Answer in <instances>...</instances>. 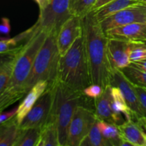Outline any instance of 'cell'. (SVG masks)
Segmentation results:
<instances>
[{"label": "cell", "mask_w": 146, "mask_h": 146, "mask_svg": "<svg viewBox=\"0 0 146 146\" xmlns=\"http://www.w3.org/2000/svg\"><path fill=\"white\" fill-rule=\"evenodd\" d=\"M83 36L91 83L105 89L111 85L112 68L108 54V36L94 11L84 18Z\"/></svg>", "instance_id": "1"}, {"label": "cell", "mask_w": 146, "mask_h": 146, "mask_svg": "<svg viewBox=\"0 0 146 146\" xmlns=\"http://www.w3.org/2000/svg\"><path fill=\"white\" fill-rule=\"evenodd\" d=\"M48 33L38 28L19 51L11 77L0 94V112L24 98L27 94V84L37 52Z\"/></svg>", "instance_id": "2"}, {"label": "cell", "mask_w": 146, "mask_h": 146, "mask_svg": "<svg viewBox=\"0 0 146 146\" xmlns=\"http://www.w3.org/2000/svg\"><path fill=\"white\" fill-rule=\"evenodd\" d=\"M56 81L82 92L92 84L83 34L76 38L68 51L60 56Z\"/></svg>", "instance_id": "3"}, {"label": "cell", "mask_w": 146, "mask_h": 146, "mask_svg": "<svg viewBox=\"0 0 146 146\" xmlns=\"http://www.w3.org/2000/svg\"><path fill=\"white\" fill-rule=\"evenodd\" d=\"M53 85L54 98L48 121L56 122L59 145L66 146L68 127L76 108L78 106H85L91 108L88 104L89 98L86 96L82 91L74 90L58 81H56Z\"/></svg>", "instance_id": "4"}, {"label": "cell", "mask_w": 146, "mask_h": 146, "mask_svg": "<svg viewBox=\"0 0 146 146\" xmlns=\"http://www.w3.org/2000/svg\"><path fill=\"white\" fill-rule=\"evenodd\" d=\"M60 56L56 36L48 34L34 59L27 84V92L40 81H47L48 86L56 82Z\"/></svg>", "instance_id": "5"}, {"label": "cell", "mask_w": 146, "mask_h": 146, "mask_svg": "<svg viewBox=\"0 0 146 146\" xmlns=\"http://www.w3.org/2000/svg\"><path fill=\"white\" fill-rule=\"evenodd\" d=\"M69 4L70 0H51L45 8L40 10L36 21L39 28L57 36L61 26L72 17Z\"/></svg>", "instance_id": "6"}, {"label": "cell", "mask_w": 146, "mask_h": 146, "mask_svg": "<svg viewBox=\"0 0 146 146\" xmlns=\"http://www.w3.org/2000/svg\"><path fill=\"white\" fill-rule=\"evenodd\" d=\"M97 120L94 109L85 106H78L68 127L66 146H80Z\"/></svg>", "instance_id": "7"}, {"label": "cell", "mask_w": 146, "mask_h": 146, "mask_svg": "<svg viewBox=\"0 0 146 146\" xmlns=\"http://www.w3.org/2000/svg\"><path fill=\"white\" fill-rule=\"evenodd\" d=\"M111 85L117 86L122 91L125 101L132 113V121L138 123L145 130L146 115L140 104L134 84L121 69H113Z\"/></svg>", "instance_id": "8"}, {"label": "cell", "mask_w": 146, "mask_h": 146, "mask_svg": "<svg viewBox=\"0 0 146 146\" xmlns=\"http://www.w3.org/2000/svg\"><path fill=\"white\" fill-rule=\"evenodd\" d=\"M54 98V85L48 86L19 125L21 129L40 128L48 121Z\"/></svg>", "instance_id": "9"}, {"label": "cell", "mask_w": 146, "mask_h": 146, "mask_svg": "<svg viewBox=\"0 0 146 146\" xmlns=\"http://www.w3.org/2000/svg\"><path fill=\"white\" fill-rule=\"evenodd\" d=\"M146 22V4L138 2L123 9L100 21L104 31L133 23Z\"/></svg>", "instance_id": "10"}, {"label": "cell", "mask_w": 146, "mask_h": 146, "mask_svg": "<svg viewBox=\"0 0 146 146\" xmlns=\"http://www.w3.org/2000/svg\"><path fill=\"white\" fill-rule=\"evenodd\" d=\"M82 34V18L72 16L66 21L56 36L57 46L60 55L64 56Z\"/></svg>", "instance_id": "11"}, {"label": "cell", "mask_w": 146, "mask_h": 146, "mask_svg": "<svg viewBox=\"0 0 146 146\" xmlns=\"http://www.w3.org/2000/svg\"><path fill=\"white\" fill-rule=\"evenodd\" d=\"M131 41L118 38H108V54L113 69H123L131 64L129 58Z\"/></svg>", "instance_id": "12"}, {"label": "cell", "mask_w": 146, "mask_h": 146, "mask_svg": "<svg viewBox=\"0 0 146 146\" xmlns=\"http://www.w3.org/2000/svg\"><path fill=\"white\" fill-rule=\"evenodd\" d=\"M108 38H118L135 42H146V22L133 23L105 31Z\"/></svg>", "instance_id": "13"}, {"label": "cell", "mask_w": 146, "mask_h": 146, "mask_svg": "<svg viewBox=\"0 0 146 146\" xmlns=\"http://www.w3.org/2000/svg\"><path fill=\"white\" fill-rule=\"evenodd\" d=\"M48 83L46 81H40L37 82L29 91H28L21 104L17 107L16 118L18 123L21 124L27 114L29 112L38 98L44 93L48 87Z\"/></svg>", "instance_id": "14"}, {"label": "cell", "mask_w": 146, "mask_h": 146, "mask_svg": "<svg viewBox=\"0 0 146 146\" xmlns=\"http://www.w3.org/2000/svg\"><path fill=\"white\" fill-rule=\"evenodd\" d=\"M121 137L133 146H145V130L134 121H126L118 125Z\"/></svg>", "instance_id": "15"}, {"label": "cell", "mask_w": 146, "mask_h": 146, "mask_svg": "<svg viewBox=\"0 0 146 146\" xmlns=\"http://www.w3.org/2000/svg\"><path fill=\"white\" fill-rule=\"evenodd\" d=\"M111 85H109L104 89V93L101 96L94 99V111L97 119L115 124L111 111Z\"/></svg>", "instance_id": "16"}, {"label": "cell", "mask_w": 146, "mask_h": 146, "mask_svg": "<svg viewBox=\"0 0 146 146\" xmlns=\"http://www.w3.org/2000/svg\"><path fill=\"white\" fill-rule=\"evenodd\" d=\"M16 116L0 125V146H14L19 132Z\"/></svg>", "instance_id": "17"}, {"label": "cell", "mask_w": 146, "mask_h": 146, "mask_svg": "<svg viewBox=\"0 0 146 146\" xmlns=\"http://www.w3.org/2000/svg\"><path fill=\"white\" fill-rule=\"evenodd\" d=\"M38 24L37 22L33 27L27 29V31L21 33L14 38H9L7 39L0 40V54L7 53L15 49L22 44L27 42L30 37L38 29Z\"/></svg>", "instance_id": "18"}, {"label": "cell", "mask_w": 146, "mask_h": 146, "mask_svg": "<svg viewBox=\"0 0 146 146\" xmlns=\"http://www.w3.org/2000/svg\"><path fill=\"white\" fill-rule=\"evenodd\" d=\"M36 146H60L56 124L54 121H48L40 131Z\"/></svg>", "instance_id": "19"}, {"label": "cell", "mask_w": 146, "mask_h": 146, "mask_svg": "<svg viewBox=\"0 0 146 146\" xmlns=\"http://www.w3.org/2000/svg\"><path fill=\"white\" fill-rule=\"evenodd\" d=\"M24 44H22L13 50L9 56L0 65V94L3 92L9 81L17 56Z\"/></svg>", "instance_id": "20"}, {"label": "cell", "mask_w": 146, "mask_h": 146, "mask_svg": "<svg viewBox=\"0 0 146 146\" xmlns=\"http://www.w3.org/2000/svg\"><path fill=\"white\" fill-rule=\"evenodd\" d=\"M136 3H138V0H113L104 5V7L93 11L95 14L97 19L99 21H101L116 11L129 6L133 5Z\"/></svg>", "instance_id": "21"}, {"label": "cell", "mask_w": 146, "mask_h": 146, "mask_svg": "<svg viewBox=\"0 0 146 146\" xmlns=\"http://www.w3.org/2000/svg\"><path fill=\"white\" fill-rule=\"evenodd\" d=\"M97 125L101 133L111 145L121 146L122 138L118 125L98 119L97 120Z\"/></svg>", "instance_id": "22"}, {"label": "cell", "mask_w": 146, "mask_h": 146, "mask_svg": "<svg viewBox=\"0 0 146 146\" xmlns=\"http://www.w3.org/2000/svg\"><path fill=\"white\" fill-rule=\"evenodd\" d=\"M40 128H20L14 146H36L40 135Z\"/></svg>", "instance_id": "23"}, {"label": "cell", "mask_w": 146, "mask_h": 146, "mask_svg": "<svg viewBox=\"0 0 146 146\" xmlns=\"http://www.w3.org/2000/svg\"><path fill=\"white\" fill-rule=\"evenodd\" d=\"M97 0H70L69 9L72 16L84 18L93 11Z\"/></svg>", "instance_id": "24"}, {"label": "cell", "mask_w": 146, "mask_h": 146, "mask_svg": "<svg viewBox=\"0 0 146 146\" xmlns=\"http://www.w3.org/2000/svg\"><path fill=\"white\" fill-rule=\"evenodd\" d=\"M111 144L107 141L101 133L97 125V121L91 128L89 133L82 141L80 146H110Z\"/></svg>", "instance_id": "25"}, {"label": "cell", "mask_w": 146, "mask_h": 146, "mask_svg": "<svg viewBox=\"0 0 146 146\" xmlns=\"http://www.w3.org/2000/svg\"><path fill=\"white\" fill-rule=\"evenodd\" d=\"M121 71L133 84L146 88V71L138 69L131 65L123 68Z\"/></svg>", "instance_id": "26"}, {"label": "cell", "mask_w": 146, "mask_h": 146, "mask_svg": "<svg viewBox=\"0 0 146 146\" xmlns=\"http://www.w3.org/2000/svg\"><path fill=\"white\" fill-rule=\"evenodd\" d=\"M129 58L131 63L146 59V42L131 41Z\"/></svg>", "instance_id": "27"}, {"label": "cell", "mask_w": 146, "mask_h": 146, "mask_svg": "<svg viewBox=\"0 0 146 146\" xmlns=\"http://www.w3.org/2000/svg\"><path fill=\"white\" fill-rule=\"evenodd\" d=\"M104 88L100 85L95 84H91V85L86 87L83 91L84 95L91 99H96L103 94Z\"/></svg>", "instance_id": "28"}, {"label": "cell", "mask_w": 146, "mask_h": 146, "mask_svg": "<svg viewBox=\"0 0 146 146\" xmlns=\"http://www.w3.org/2000/svg\"><path fill=\"white\" fill-rule=\"evenodd\" d=\"M11 31L10 20L7 17H3L0 23V40L9 38V34Z\"/></svg>", "instance_id": "29"}, {"label": "cell", "mask_w": 146, "mask_h": 146, "mask_svg": "<svg viewBox=\"0 0 146 146\" xmlns=\"http://www.w3.org/2000/svg\"><path fill=\"white\" fill-rule=\"evenodd\" d=\"M134 86H135V89L136 91L141 107L146 115V88L144 87L140 86L135 85V84H134Z\"/></svg>", "instance_id": "30"}, {"label": "cell", "mask_w": 146, "mask_h": 146, "mask_svg": "<svg viewBox=\"0 0 146 146\" xmlns=\"http://www.w3.org/2000/svg\"><path fill=\"white\" fill-rule=\"evenodd\" d=\"M17 112V108H14L7 112H0V125L7 122L15 116Z\"/></svg>", "instance_id": "31"}, {"label": "cell", "mask_w": 146, "mask_h": 146, "mask_svg": "<svg viewBox=\"0 0 146 146\" xmlns=\"http://www.w3.org/2000/svg\"><path fill=\"white\" fill-rule=\"evenodd\" d=\"M130 65H131L133 67H135V68H138V69L146 71V59L143 60V61H138V62L131 63Z\"/></svg>", "instance_id": "32"}, {"label": "cell", "mask_w": 146, "mask_h": 146, "mask_svg": "<svg viewBox=\"0 0 146 146\" xmlns=\"http://www.w3.org/2000/svg\"><path fill=\"white\" fill-rule=\"evenodd\" d=\"M112 1H113V0H97L95 5H94V9H93V11H96V10H97L98 9L104 7V5L108 4V3H110Z\"/></svg>", "instance_id": "33"}, {"label": "cell", "mask_w": 146, "mask_h": 146, "mask_svg": "<svg viewBox=\"0 0 146 146\" xmlns=\"http://www.w3.org/2000/svg\"><path fill=\"white\" fill-rule=\"evenodd\" d=\"M37 3V4L38 5L39 7V11L40 10H42L43 9L45 8L47 6V4H48V0H34Z\"/></svg>", "instance_id": "34"}, {"label": "cell", "mask_w": 146, "mask_h": 146, "mask_svg": "<svg viewBox=\"0 0 146 146\" xmlns=\"http://www.w3.org/2000/svg\"><path fill=\"white\" fill-rule=\"evenodd\" d=\"M12 51H13V50H12ZM12 51H9V52H7V53H3V54H0V65H1V63H2L3 61H4V60H5L6 58H7V57L9 56V54H11V52Z\"/></svg>", "instance_id": "35"}, {"label": "cell", "mask_w": 146, "mask_h": 146, "mask_svg": "<svg viewBox=\"0 0 146 146\" xmlns=\"http://www.w3.org/2000/svg\"><path fill=\"white\" fill-rule=\"evenodd\" d=\"M138 1L141 3H146V0H138Z\"/></svg>", "instance_id": "36"}, {"label": "cell", "mask_w": 146, "mask_h": 146, "mask_svg": "<svg viewBox=\"0 0 146 146\" xmlns=\"http://www.w3.org/2000/svg\"><path fill=\"white\" fill-rule=\"evenodd\" d=\"M145 146H146V135H145Z\"/></svg>", "instance_id": "37"}, {"label": "cell", "mask_w": 146, "mask_h": 146, "mask_svg": "<svg viewBox=\"0 0 146 146\" xmlns=\"http://www.w3.org/2000/svg\"><path fill=\"white\" fill-rule=\"evenodd\" d=\"M48 3H49V2H50V1H51V0H48Z\"/></svg>", "instance_id": "38"}, {"label": "cell", "mask_w": 146, "mask_h": 146, "mask_svg": "<svg viewBox=\"0 0 146 146\" xmlns=\"http://www.w3.org/2000/svg\"><path fill=\"white\" fill-rule=\"evenodd\" d=\"M145 132H146V128H145Z\"/></svg>", "instance_id": "39"}, {"label": "cell", "mask_w": 146, "mask_h": 146, "mask_svg": "<svg viewBox=\"0 0 146 146\" xmlns=\"http://www.w3.org/2000/svg\"><path fill=\"white\" fill-rule=\"evenodd\" d=\"M145 4H146V3H145Z\"/></svg>", "instance_id": "40"}]
</instances>
